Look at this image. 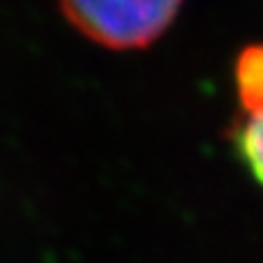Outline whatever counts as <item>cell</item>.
Wrapping results in <instances>:
<instances>
[{"instance_id":"obj_2","label":"cell","mask_w":263,"mask_h":263,"mask_svg":"<svg viewBox=\"0 0 263 263\" xmlns=\"http://www.w3.org/2000/svg\"><path fill=\"white\" fill-rule=\"evenodd\" d=\"M236 95L242 116L263 114V44H250L238 53L236 67Z\"/></svg>"},{"instance_id":"obj_1","label":"cell","mask_w":263,"mask_h":263,"mask_svg":"<svg viewBox=\"0 0 263 263\" xmlns=\"http://www.w3.org/2000/svg\"><path fill=\"white\" fill-rule=\"evenodd\" d=\"M185 0H58L60 14L88 42L109 51L153 46L176 23Z\"/></svg>"},{"instance_id":"obj_3","label":"cell","mask_w":263,"mask_h":263,"mask_svg":"<svg viewBox=\"0 0 263 263\" xmlns=\"http://www.w3.org/2000/svg\"><path fill=\"white\" fill-rule=\"evenodd\" d=\"M233 145L240 162L263 187V114L242 116L233 129Z\"/></svg>"}]
</instances>
